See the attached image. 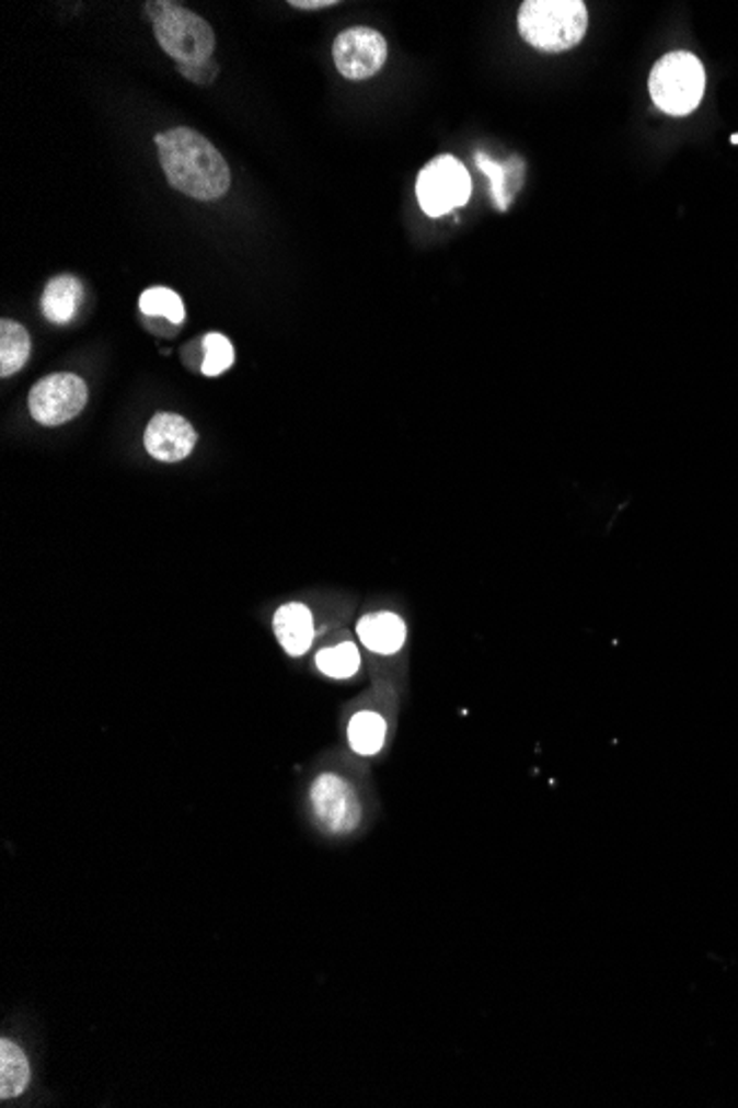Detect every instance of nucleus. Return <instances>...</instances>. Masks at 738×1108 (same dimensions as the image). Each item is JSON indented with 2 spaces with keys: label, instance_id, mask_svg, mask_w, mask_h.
<instances>
[{
  "label": "nucleus",
  "instance_id": "nucleus-1",
  "mask_svg": "<svg viewBox=\"0 0 738 1108\" xmlns=\"http://www.w3.org/2000/svg\"><path fill=\"white\" fill-rule=\"evenodd\" d=\"M169 184L199 202H215L230 189V169L223 156L197 132L180 127L155 136Z\"/></svg>",
  "mask_w": 738,
  "mask_h": 1108
},
{
  "label": "nucleus",
  "instance_id": "nucleus-2",
  "mask_svg": "<svg viewBox=\"0 0 738 1108\" xmlns=\"http://www.w3.org/2000/svg\"><path fill=\"white\" fill-rule=\"evenodd\" d=\"M518 30L531 47L562 54L584 41L588 10L581 0H527L518 14Z\"/></svg>",
  "mask_w": 738,
  "mask_h": 1108
},
{
  "label": "nucleus",
  "instance_id": "nucleus-3",
  "mask_svg": "<svg viewBox=\"0 0 738 1108\" xmlns=\"http://www.w3.org/2000/svg\"><path fill=\"white\" fill-rule=\"evenodd\" d=\"M653 102L668 115H688L703 100L705 71L701 60L690 52H672L664 56L648 78Z\"/></svg>",
  "mask_w": 738,
  "mask_h": 1108
},
{
  "label": "nucleus",
  "instance_id": "nucleus-4",
  "mask_svg": "<svg viewBox=\"0 0 738 1108\" xmlns=\"http://www.w3.org/2000/svg\"><path fill=\"white\" fill-rule=\"evenodd\" d=\"M153 27L162 49L184 67L206 65L215 52L212 27L191 10L173 5L153 23Z\"/></svg>",
  "mask_w": 738,
  "mask_h": 1108
},
{
  "label": "nucleus",
  "instance_id": "nucleus-5",
  "mask_svg": "<svg viewBox=\"0 0 738 1108\" xmlns=\"http://www.w3.org/2000/svg\"><path fill=\"white\" fill-rule=\"evenodd\" d=\"M416 195L429 217H442L469 202L471 178L460 160L440 156L418 173Z\"/></svg>",
  "mask_w": 738,
  "mask_h": 1108
},
{
  "label": "nucleus",
  "instance_id": "nucleus-6",
  "mask_svg": "<svg viewBox=\"0 0 738 1108\" xmlns=\"http://www.w3.org/2000/svg\"><path fill=\"white\" fill-rule=\"evenodd\" d=\"M89 401V388L84 379L78 375H51L41 379L32 392H30V412L32 419L47 425H65L67 421L76 419Z\"/></svg>",
  "mask_w": 738,
  "mask_h": 1108
},
{
  "label": "nucleus",
  "instance_id": "nucleus-7",
  "mask_svg": "<svg viewBox=\"0 0 738 1108\" xmlns=\"http://www.w3.org/2000/svg\"><path fill=\"white\" fill-rule=\"evenodd\" d=\"M332 56L343 78L367 80L383 69L388 60V41L372 27H351L338 34Z\"/></svg>",
  "mask_w": 738,
  "mask_h": 1108
},
{
  "label": "nucleus",
  "instance_id": "nucleus-8",
  "mask_svg": "<svg viewBox=\"0 0 738 1108\" xmlns=\"http://www.w3.org/2000/svg\"><path fill=\"white\" fill-rule=\"evenodd\" d=\"M310 799L319 823L334 834L351 832L360 821L356 792L338 775H321L310 790Z\"/></svg>",
  "mask_w": 738,
  "mask_h": 1108
},
{
  "label": "nucleus",
  "instance_id": "nucleus-9",
  "mask_svg": "<svg viewBox=\"0 0 738 1108\" xmlns=\"http://www.w3.org/2000/svg\"><path fill=\"white\" fill-rule=\"evenodd\" d=\"M197 443L195 427L180 414L160 412L151 419L145 432L147 452L162 462H180L191 456Z\"/></svg>",
  "mask_w": 738,
  "mask_h": 1108
},
{
  "label": "nucleus",
  "instance_id": "nucleus-10",
  "mask_svg": "<svg viewBox=\"0 0 738 1108\" xmlns=\"http://www.w3.org/2000/svg\"><path fill=\"white\" fill-rule=\"evenodd\" d=\"M356 633L367 651L379 655H394L407 640V627L401 615L392 610L367 613L358 620Z\"/></svg>",
  "mask_w": 738,
  "mask_h": 1108
},
{
  "label": "nucleus",
  "instance_id": "nucleus-11",
  "mask_svg": "<svg viewBox=\"0 0 738 1108\" xmlns=\"http://www.w3.org/2000/svg\"><path fill=\"white\" fill-rule=\"evenodd\" d=\"M275 636L288 655L301 658L314 642V620L303 604H286L275 613Z\"/></svg>",
  "mask_w": 738,
  "mask_h": 1108
},
{
  "label": "nucleus",
  "instance_id": "nucleus-12",
  "mask_svg": "<svg viewBox=\"0 0 738 1108\" xmlns=\"http://www.w3.org/2000/svg\"><path fill=\"white\" fill-rule=\"evenodd\" d=\"M84 297V288L80 279L71 275H60L51 279L43 293V315L51 323H69Z\"/></svg>",
  "mask_w": 738,
  "mask_h": 1108
},
{
  "label": "nucleus",
  "instance_id": "nucleus-13",
  "mask_svg": "<svg viewBox=\"0 0 738 1108\" xmlns=\"http://www.w3.org/2000/svg\"><path fill=\"white\" fill-rule=\"evenodd\" d=\"M388 736V723L379 712L372 710H360L351 717L347 726V739L354 753L369 757L377 755L385 746Z\"/></svg>",
  "mask_w": 738,
  "mask_h": 1108
},
{
  "label": "nucleus",
  "instance_id": "nucleus-14",
  "mask_svg": "<svg viewBox=\"0 0 738 1108\" xmlns=\"http://www.w3.org/2000/svg\"><path fill=\"white\" fill-rule=\"evenodd\" d=\"M32 354L30 332L10 319L0 323V377H12Z\"/></svg>",
  "mask_w": 738,
  "mask_h": 1108
},
{
  "label": "nucleus",
  "instance_id": "nucleus-15",
  "mask_svg": "<svg viewBox=\"0 0 738 1108\" xmlns=\"http://www.w3.org/2000/svg\"><path fill=\"white\" fill-rule=\"evenodd\" d=\"M30 1075L25 1053L10 1040L0 1042V1097L10 1099L21 1095L30 1084Z\"/></svg>",
  "mask_w": 738,
  "mask_h": 1108
},
{
  "label": "nucleus",
  "instance_id": "nucleus-16",
  "mask_svg": "<svg viewBox=\"0 0 738 1108\" xmlns=\"http://www.w3.org/2000/svg\"><path fill=\"white\" fill-rule=\"evenodd\" d=\"M475 162L480 167V171L488 178L491 182V193H494V199L498 204L500 210H507L511 199H514V191L509 189L511 186V173L520 171L522 169V162L520 160H514L511 164H498L494 162L491 158L477 153L475 156ZM516 186H520V182H514Z\"/></svg>",
  "mask_w": 738,
  "mask_h": 1108
},
{
  "label": "nucleus",
  "instance_id": "nucleus-17",
  "mask_svg": "<svg viewBox=\"0 0 738 1108\" xmlns=\"http://www.w3.org/2000/svg\"><path fill=\"white\" fill-rule=\"evenodd\" d=\"M316 669L332 679H349L360 669V655L356 644L343 642L332 649H325L316 655Z\"/></svg>",
  "mask_w": 738,
  "mask_h": 1108
},
{
  "label": "nucleus",
  "instance_id": "nucleus-18",
  "mask_svg": "<svg viewBox=\"0 0 738 1108\" xmlns=\"http://www.w3.org/2000/svg\"><path fill=\"white\" fill-rule=\"evenodd\" d=\"M140 310L147 317H164L171 323H182L184 315H186L184 301L180 299V295L171 288H164V286L147 288L140 297Z\"/></svg>",
  "mask_w": 738,
  "mask_h": 1108
},
{
  "label": "nucleus",
  "instance_id": "nucleus-19",
  "mask_svg": "<svg viewBox=\"0 0 738 1108\" xmlns=\"http://www.w3.org/2000/svg\"><path fill=\"white\" fill-rule=\"evenodd\" d=\"M234 363V347L223 334H206L204 336V363L201 373L206 377H219Z\"/></svg>",
  "mask_w": 738,
  "mask_h": 1108
},
{
  "label": "nucleus",
  "instance_id": "nucleus-20",
  "mask_svg": "<svg viewBox=\"0 0 738 1108\" xmlns=\"http://www.w3.org/2000/svg\"><path fill=\"white\" fill-rule=\"evenodd\" d=\"M180 71H182L188 80H195V82L206 84V82H212L210 78H206V73H208V76H215L217 67L212 65V67L208 69V62H206V65H199V67H184V65H180Z\"/></svg>",
  "mask_w": 738,
  "mask_h": 1108
},
{
  "label": "nucleus",
  "instance_id": "nucleus-21",
  "mask_svg": "<svg viewBox=\"0 0 738 1108\" xmlns=\"http://www.w3.org/2000/svg\"><path fill=\"white\" fill-rule=\"evenodd\" d=\"M290 5L297 10H323V8H334L336 0H292Z\"/></svg>",
  "mask_w": 738,
  "mask_h": 1108
},
{
  "label": "nucleus",
  "instance_id": "nucleus-22",
  "mask_svg": "<svg viewBox=\"0 0 738 1108\" xmlns=\"http://www.w3.org/2000/svg\"><path fill=\"white\" fill-rule=\"evenodd\" d=\"M731 142H734V145H738V134H734V136H731Z\"/></svg>",
  "mask_w": 738,
  "mask_h": 1108
}]
</instances>
